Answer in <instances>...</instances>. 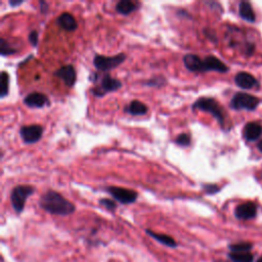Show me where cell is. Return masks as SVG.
Returning a JSON list of instances; mask_svg holds the SVG:
<instances>
[{
  "label": "cell",
  "mask_w": 262,
  "mask_h": 262,
  "mask_svg": "<svg viewBox=\"0 0 262 262\" xmlns=\"http://www.w3.org/2000/svg\"><path fill=\"white\" fill-rule=\"evenodd\" d=\"M17 52V50L14 47L9 45L3 38L0 39V54L2 56H7V55H12Z\"/></svg>",
  "instance_id": "cell-23"
},
{
  "label": "cell",
  "mask_w": 262,
  "mask_h": 262,
  "mask_svg": "<svg viewBox=\"0 0 262 262\" xmlns=\"http://www.w3.org/2000/svg\"><path fill=\"white\" fill-rule=\"evenodd\" d=\"M0 81H1V86H0V99H4L8 94V86H9V76L5 71L1 72Z\"/></svg>",
  "instance_id": "cell-21"
},
{
  "label": "cell",
  "mask_w": 262,
  "mask_h": 262,
  "mask_svg": "<svg viewBox=\"0 0 262 262\" xmlns=\"http://www.w3.org/2000/svg\"><path fill=\"white\" fill-rule=\"evenodd\" d=\"M235 82L242 89H252L258 85L257 79L248 72H239L235 76Z\"/></svg>",
  "instance_id": "cell-13"
},
{
  "label": "cell",
  "mask_w": 262,
  "mask_h": 262,
  "mask_svg": "<svg viewBox=\"0 0 262 262\" xmlns=\"http://www.w3.org/2000/svg\"><path fill=\"white\" fill-rule=\"evenodd\" d=\"M20 135L25 143L32 144L41 140L43 135V128L42 126L37 124L23 126L20 129Z\"/></svg>",
  "instance_id": "cell-9"
},
{
  "label": "cell",
  "mask_w": 262,
  "mask_h": 262,
  "mask_svg": "<svg viewBox=\"0 0 262 262\" xmlns=\"http://www.w3.org/2000/svg\"><path fill=\"white\" fill-rule=\"evenodd\" d=\"M259 105V100L254 95H251L245 92H238L234 95L230 101V108L241 111H254Z\"/></svg>",
  "instance_id": "cell-5"
},
{
  "label": "cell",
  "mask_w": 262,
  "mask_h": 262,
  "mask_svg": "<svg viewBox=\"0 0 262 262\" xmlns=\"http://www.w3.org/2000/svg\"><path fill=\"white\" fill-rule=\"evenodd\" d=\"M262 135V125L258 122H249L244 128V138L248 141H255Z\"/></svg>",
  "instance_id": "cell-15"
},
{
  "label": "cell",
  "mask_w": 262,
  "mask_h": 262,
  "mask_svg": "<svg viewBox=\"0 0 262 262\" xmlns=\"http://www.w3.org/2000/svg\"><path fill=\"white\" fill-rule=\"evenodd\" d=\"M124 112L132 116H141L148 113V106L140 101H132L125 106Z\"/></svg>",
  "instance_id": "cell-18"
},
{
  "label": "cell",
  "mask_w": 262,
  "mask_h": 262,
  "mask_svg": "<svg viewBox=\"0 0 262 262\" xmlns=\"http://www.w3.org/2000/svg\"><path fill=\"white\" fill-rule=\"evenodd\" d=\"M54 76L57 77V78L62 79L65 84L69 87L74 86L76 80H77V74L74 66L72 65H67L61 67L60 69H57L54 72Z\"/></svg>",
  "instance_id": "cell-11"
},
{
  "label": "cell",
  "mask_w": 262,
  "mask_h": 262,
  "mask_svg": "<svg viewBox=\"0 0 262 262\" xmlns=\"http://www.w3.org/2000/svg\"><path fill=\"white\" fill-rule=\"evenodd\" d=\"M183 64L190 72L205 73L214 71L218 73H227L228 67L214 55H208L202 60L197 54L188 53L183 56Z\"/></svg>",
  "instance_id": "cell-2"
},
{
  "label": "cell",
  "mask_w": 262,
  "mask_h": 262,
  "mask_svg": "<svg viewBox=\"0 0 262 262\" xmlns=\"http://www.w3.org/2000/svg\"><path fill=\"white\" fill-rule=\"evenodd\" d=\"M24 104L29 106V108L33 109H41L44 105L50 104L47 96L40 92H32L29 93L25 96Z\"/></svg>",
  "instance_id": "cell-12"
},
{
  "label": "cell",
  "mask_w": 262,
  "mask_h": 262,
  "mask_svg": "<svg viewBox=\"0 0 262 262\" xmlns=\"http://www.w3.org/2000/svg\"><path fill=\"white\" fill-rule=\"evenodd\" d=\"M145 234L149 235L152 239L156 240L157 242H159L160 244L169 247V248H176L177 247V243L176 241L174 240L172 237L165 235V234H158L156 231H153L151 229H145Z\"/></svg>",
  "instance_id": "cell-16"
},
{
  "label": "cell",
  "mask_w": 262,
  "mask_h": 262,
  "mask_svg": "<svg viewBox=\"0 0 262 262\" xmlns=\"http://www.w3.org/2000/svg\"><path fill=\"white\" fill-rule=\"evenodd\" d=\"M56 24L67 32H74L78 28L76 18L70 13L61 14L56 18Z\"/></svg>",
  "instance_id": "cell-14"
},
{
  "label": "cell",
  "mask_w": 262,
  "mask_h": 262,
  "mask_svg": "<svg viewBox=\"0 0 262 262\" xmlns=\"http://www.w3.org/2000/svg\"><path fill=\"white\" fill-rule=\"evenodd\" d=\"M29 41L33 45L37 46L38 44V33L37 31H32L30 34H29Z\"/></svg>",
  "instance_id": "cell-28"
},
{
  "label": "cell",
  "mask_w": 262,
  "mask_h": 262,
  "mask_svg": "<svg viewBox=\"0 0 262 262\" xmlns=\"http://www.w3.org/2000/svg\"><path fill=\"white\" fill-rule=\"evenodd\" d=\"M139 5L130 0H121L116 4V12L123 16H128L138 9Z\"/></svg>",
  "instance_id": "cell-19"
},
{
  "label": "cell",
  "mask_w": 262,
  "mask_h": 262,
  "mask_svg": "<svg viewBox=\"0 0 262 262\" xmlns=\"http://www.w3.org/2000/svg\"><path fill=\"white\" fill-rule=\"evenodd\" d=\"M257 148H258V150L262 153V140L258 142V144H257Z\"/></svg>",
  "instance_id": "cell-31"
},
{
  "label": "cell",
  "mask_w": 262,
  "mask_h": 262,
  "mask_svg": "<svg viewBox=\"0 0 262 262\" xmlns=\"http://www.w3.org/2000/svg\"><path fill=\"white\" fill-rule=\"evenodd\" d=\"M203 189L206 192V193H208V195H214V193L220 191V188L216 186V184H204Z\"/></svg>",
  "instance_id": "cell-27"
},
{
  "label": "cell",
  "mask_w": 262,
  "mask_h": 262,
  "mask_svg": "<svg viewBox=\"0 0 262 262\" xmlns=\"http://www.w3.org/2000/svg\"><path fill=\"white\" fill-rule=\"evenodd\" d=\"M122 87L120 80L113 78L110 74H104L101 79L100 86H96L91 88V93L96 98H103V96L109 92L117 91Z\"/></svg>",
  "instance_id": "cell-7"
},
{
  "label": "cell",
  "mask_w": 262,
  "mask_h": 262,
  "mask_svg": "<svg viewBox=\"0 0 262 262\" xmlns=\"http://www.w3.org/2000/svg\"><path fill=\"white\" fill-rule=\"evenodd\" d=\"M165 83H166V80H165L164 77H162V76H156V77H153L152 79L148 80L147 82L144 83V85L151 86V87H161Z\"/></svg>",
  "instance_id": "cell-25"
},
{
  "label": "cell",
  "mask_w": 262,
  "mask_h": 262,
  "mask_svg": "<svg viewBox=\"0 0 262 262\" xmlns=\"http://www.w3.org/2000/svg\"><path fill=\"white\" fill-rule=\"evenodd\" d=\"M22 3H24V0H18V1H14V0H11V1H9V5L13 6V7H16V6H18V5H21Z\"/></svg>",
  "instance_id": "cell-30"
},
{
  "label": "cell",
  "mask_w": 262,
  "mask_h": 262,
  "mask_svg": "<svg viewBox=\"0 0 262 262\" xmlns=\"http://www.w3.org/2000/svg\"><path fill=\"white\" fill-rule=\"evenodd\" d=\"M110 195L121 204L124 205H129V204L134 203L139 198V193L129 189L125 188H119V187H109L106 189Z\"/></svg>",
  "instance_id": "cell-8"
},
{
  "label": "cell",
  "mask_w": 262,
  "mask_h": 262,
  "mask_svg": "<svg viewBox=\"0 0 262 262\" xmlns=\"http://www.w3.org/2000/svg\"><path fill=\"white\" fill-rule=\"evenodd\" d=\"M253 245L249 242H241L236 243V244H230L228 249L230 252H251Z\"/></svg>",
  "instance_id": "cell-22"
},
{
  "label": "cell",
  "mask_w": 262,
  "mask_h": 262,
  "mask_svg": "<svg viewBox=\"0 0 262 262\" xmlns=\"http://www.w3.org/2000/svg\"><path fill=\"white\" fill-rule=\"evenodd\" d=\"M257 262H262V255L258 258V260H257Z\"/></svg>",
  "instance_id": "cell-33"
},
{
  "label": "cell",
  "mask_w": 262,
  "mask_h": 262,
  "mask_svg": "<svg viewBox=\"0 0 262 262\" xmlns=\"http://www.w3.org/2000/svg\"><path fill=\"white\" fill-rule=\"evenodd\" d=\"M231 262H253L254 255L251 252H229L227 254Z\"/></svg>",
  "instance_id": "cell-20"
},
{
  "label": "cell",
  "mask_w": 262,
  "mask_h": 262,
  "mask_svg": "<svg viewBox=\"0 0 262 262\" xmlns=\"http://www.w3.org/2000/svg\"><path fill=\"white\" fill-rule=\"evenodd\" d=\"M191 141H192L191 137H190V134H188V133H180L175 140V142L178 145H180V147H183V148L189 147V145L191 144Z\"/></svg>",
  "instance_id": "cell-24"
},
{
  "label": "cell",
  "mask_w": 262,
  "mask_h": 262,
  "mask_svg": "<svg viewBox=\"0 0 262 262\" xmlns=\"http://www.w3.org/2000/svg\"><path fill=\"white\" fill-rule=\"evenodd\" d=\"M257 215V206L254 203L247 202L237 206L235 209V216L240 220H250Z\"/></svg>",
  "instance_id": "cell-10"
},
{
  "label": "cell",
  "mask_w": 262,
  "mask_h": 262,
  "mask_svg": "<svg viewBox=\"0 0 262 262\" xmlns=\"http://www.w3.org/2000/svg\"><path fill=\"white\" fill-rule=\"evenodd\" d=\"M39 206L51 214L61 216L70 215L76 210L73 203L64 198L60 192L52 190H48L41 196Z\"/></svg>",
  "instance_id": "cell-1"
},
{
  "label": "cell",
  "mask_w": 262,
  "mask_h": 262,
  "mask_svg": "<svg viewBox=\"0 0 262 262\" xmlns=\"http://www.w3.org/2000/svg\"><path fill=\"white\" fill-rule=\"evenodd\" d=\"M214 262H229V261H226V260H217V261H214Z\"/></svg>",
  "instance_id": "cell-32"
},
{
  "label": "cell",
  "mask_w": 262,
  "mask_h": 262,
  "mask_svg": "<svg viewBox=\"0 0 262 262\" xmlns=\"http://www.w3.org/2000/svg\"><path fill=\"white\" fill-rule=\"evenodd\" d=\"M100 203V205L103 206L104 208H105L106 210H109V211H114L116 210V208H117V204H116L115 201L111 200V199H101L99 201Z\"/></svg>",
  "instance_id": "cell-26"
},
{
  "label": "cell",
  "mask_w": 262,
  "mask_h": 262,
  "mask_svg": "<svg viewBox=\"0 0 262 262\" xmlns=\"http://www.w3.org/2000/svg\"><path fill=\"white\" fill-rule=\"evenodd\" d=\"M126 60L125 53H119L113 56L96 54L93 59V65L99 71L108 72L119 67Z\"/></svg>",
  "instance_id": "cell-6"
},
{
  "label": "cell",
  "mask_w": 262,
  "mask_h": 262,
  "mask_svg": "<svg viewBox=\"0 0 262 262\" xmlns=\"http://www.w3.org/2000/svg\"><path fill=\"white\" fill-rule=\"evenodd\" d=\"M35 189L31 186H17L11 192V203L17 214H21L25 208V204Z\"/></svg>",
  "instance_id": "cell-4"
},
{
  "label": "cell",
  "mask_w": 262,
  "mask_h": 262,
  "mask_svg": "<svg viewBox=\"0 0 262 262\" xmlns=\"http://www.w3.org/2000/svg\"><path fill=\"white\" fill-rule=\"evenodd\" d=\"M39 4H40V12L42 14H47L48 13V9H50V6H48V3L46 1H40Z\"/></svg>",
  "instance_id": "cell-29"
},
{
  "label": "cell",
  "mask_w": 262,
  "mask_h": 262,
  "mask_svg": "<svg viewBox=\"0 0 262 262\" xmlns=\"http://www.w3.org/2000/svg\"><path fill=\"white\" fill-rule=\"evenodd\" d=\"M239 15L243 18V20L249 22V23H254L256 20L254 9L252 7V5L247 2V1H242L239 4Z\"/></svg>",
  "instance_id": "cell-17"
},
{
  "label": "cell",
  "mask_w": 262,
  "mask_h": 262,
  "mask_svg": "<svg viewBox=\"0 0 262 262\" xmlns=\"http://www.w3.org/2000/svg\"><path fill=\"white\" fill-rule=\"evenodd\" d=\"M192 109L193 111H203L211 114L217 122L222 126L225 125V112H223L221 105L212 98H200L192 104Z\"/></svg>",
  "instance_id": "cell-3"
}]
</instances>
